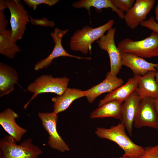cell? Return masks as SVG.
I'll list each match as a JSON object with an SVG mask.
<instances>
[{"instance_id":"obj_28","label":"cell","mask_w":158,"mask_h":158,"mask_svg":"<svg viewBox=\"0 0 158 158\" xmlns=\"http://www.w3.org/2000/svg\"><path fill=\"white\" fill-rule=\"evenodd\" d=\"M156 19L158 23V3L157 4L155 9Z\"/></svg>"},{"instance_id":"obj_30","label":"cell","mask_w":158,"mask_h":158,"mask_svg":"<svg viewBox=\"0 0 158 158\" xmlns=\"http://www.w3.org/2000/svg\"><path fill=\"white\" fill-rule=\"evenodd\" d=\"M155 105L157 110L158 114V99H154ZM157 131L158 132V127L157 129Z\"/></svg>"},{"instance_id":"obj_4","label":"cell","mask_w":158,"mask_h":158,"mask_svg":"<svg viewBox=\"0 0 158 158\" xmlns=\"http://www.w3.org/2000/svg\"><path fill=\"white\" fill-rule=\"evenodd\" d=\"M69 80L66 77L54 78L50 75L38 77L27 87V90L33 94L23 108L26 109L30 102L40 94L51 93L61 95L67 88Z\"/></svg>"},{"instance_id":"obj_17","label":"cell","mask_w":158,"mask_h":158,"mask_svg":"<svg viewBox=\"0 0 158 158\" xmlns=\"http://www.w3.org/2000/svg\"><path fill=\"white\" fill-rule=\"evenodd\" d=\"M18 76L16 70L10 66L0 62V97L9 94L14 90Z\"/></svg>"},{"instance_id":"obj_23","label":"cell","mask_w":158,"mask_h":158,"mask_svg":"<svg viewBox=\"0 0 158 158\" xmlns=\"http://www.w3.org/2000/svg\"><path fill=\"white\" fill-rule=\"evenodd\" d=\"M116 8L123 12H127L134 4L135 0H111Z\"/></svg>"},{"instance_id":"obj_21","label":"cell","mask_w":158,"mask_h":158,"mask_svg":"<svg viewBox=\"0 0 158 158\" xmlns=\"http://www.w3.org/2000/svg\"><path fill=\"white\" fill-rule=\"evenodd\" d=\"M73 6L76 8H84L90 15V8L94 7L97 11L101 10L103 8H110L112 11L115 12L120 18L124 19V13L115 7L111 0H82L74 2Z\"/></svg>"},{"instance_id":"obj_1","label":"cell","mask_w":158,"mask_h":158,"mask_svg":"<svg viewBox=\"0 0 158 158\" xmlns=\"http://www.w3.org/2000/svg\"><path fill=\"white\" fill-rule=\"evenodd\" d=\"M125 129V126L120 123L109 128L97 127L95 134L99 138L117 144L123 151V155L130 158H138L143 153L144 147L133 142L126 134Z\"/></svg>"},{"instance_id":"obj_20","label":"cell","mask_w":158,"mask_h":158,"mask_svg":"<svg viewBox=\"0 0 158 158\" xmlns=\"http://www.w3.org/2000/svg\"><path fill=\"white\" fill-rule=\"evenodd\" d=\"M123 103L117 100L107 102L92 111L90 118L94 119L112 117L120 120L122 115Z\"/></svg>"},{"instance_id":"obj_13","label":"cell","mask_w":158,"mask_h":158,"mask_svg":"<svg viewBox=\"0 0 158 158\" xmlns=\"http://www.w3.org/2000/svg\"><path fill=\"white\" fill-rule=\"evenodd\" d=\"M123 80L107 73L106 78L101 82L90 89L84 91L85 97L88 101L92 103L101 94L110 92L122 85Z\"/></svg>"},{"instance_id":"obj_9","label":"cell","mask_w":158,"mask_h":158,"mask_svg":"<svg viewBox=\"0 0 158 158\" xmlns=\"http://www.w3.org/2000/svg\"><path fill=\"white\" fill-rule=\"evenodd\" d=\"M116 28H111L106 34L97 41L99 48L106 51L110 59V74L117 76L122 66L121 53L117 47L114 41Z\"/></svg>"},{"instance_id":"obj_2","label":"cell","mask_w":158,"mask_h":158,"mask_svg":"<svg viewBox=\"0 0 158 158\" xmlns=\"http://www.w3.org/2000/svg\"><path fill=\"white\" fill-rule=\"evenodd\" d=\"M113 19L109 20L105 24L98 27L92 28L85 26L77 30L71 37L69 42L71 49L86 54L89 51L91 54V44L98 40L112 27L114 23Z\"/></svg>"},{"instance_id":"obj_29","label":"cell","mask_w":158,"mask_h":158,"mask_svg":"<svg viewBox=\"0 0 158 158\" xmlns=\"http://www.w3.org/2000/svg\"><path fill=\"white\" fill-rule=\"evenodd\" d=\"M155 68L157 70V71L155 73V78L156 81L158 85V63L155 67Z\"/></svg>"},{"instance_id":"obj_18","label":"cell","mask_w":158,"mask_h":158,"mask_svg":"<svg viewBox=\"0 0 158 158\" xmlns=\"http://www.w3.org/2000/svg\"><path fill=\"white\" fill-rule=\"evenodd\" d=\"M137 87V79L134 76L133 78L128 79L124 85L109 93L103 99H101L99 102L98 107L107 102L114 100L123 102L136 90Z\"/></svg>"},{"instance_id":"obj_5","label":"cell","mask_w":158,"mask_h":158,"mask_svg":"<svg viewBox=\"0 0 158 158\" xmlns=\"http://www.w3.org/2000/svg\"><path fill=\"white\" fill-rule=\"evenodd\" d=\"M120 52L128 53L143 58L158 56V33L152 31L148 37L135 41L125 38L118 44Z\"/></svg>"},{"instance_id":"obj_24","label":"cell","mask_w":158,"mask_h":158,"mask_svg":"<svg viewBox=\"0 0 158 158\" xmlns=\"http://www.w3.org/2000/svg\"><path fill=\"white\" fill-rule=\"evenodd\" d=\"M23 1L29 7L35 10L38 6L41 4H45L52 6L59 1L58 0H23Z\"/></svg>"},{"instance_id":"obj_6","label":"cell","mask_w":158,"mask_h":158,"mask_svg":"<svg viewBox=\"0 0 158 158\" xmlns=\"http://www.w3.org/2000/svg\"><path fill=\"white\" fill-rule=\"evenodd\" d=\"M5 2L10 13L12 38L16 42L21 39L25 34L26 25L30 22L29 15L20 0H6Z\"/></svg>"},{"instance_id":"obj_15","label":"cell","mask_w":158,"mask_h":158,"mask_svg":"<svg viewBox=\"0 0 158 158\" xmlns=\"http://www.w3.org/2000/svg\"><path fill=\"white\" fill-rule=\"evenodd\" d=\"M156 71H150L143 76H134L137 87L135 90L141 100L145 98L158 99V85L155 78Z\"/></svg>"},{"instance_id":"obj_10","label":"cell","mask_w":158,"mask_h":158,"mask_svg":"<svg viewBox=\"0 0 158 158\" xmlns=\"http://www.w3.org/2000/svg\"><path fill=\"white\" fill-rule=\"evenodd\" d=\"M133 126L136 129L148 127L157 129L158 114L154 99L145 98L141 100Z\"/></svg>"},{"instance_id":"obj_16","label":"cell","mask_w":158,"mask_h":158,"mask_svg":"<svg viewBox=\"0 0 158 158\" xmlns=\"http://www.w3.org/2000/svg\"><path fill=\"white\" fill-rule=\"evenodd\" d=\"M18 115L13 110L8 108L0 113V124L9 135L17 142H20L27 130L16 123L15 119Z\"/></svg>"},{"instance_id":"obj_19","label":"cell","mask_w":158,"mask_h":158,"mask_svg":"<svg viewBox=\"0 0 158 158\" xmlns=\"http://www.w3.org/2000/svg\"><path fill=\"white\" fill-rule=\"evenodd\" d=\"M85 97L84 91L80 89L67 88L61 95L53 97L54 112L58 114L66 110L75 100Z\"/></svg>"},{"instance_id":"obj_27","label":"cell","mask_w":158,"mask_h":158,"mask_svg":"<svg viewBox=\"0 0 158 158\" xmlns=\"http://www.w3.org/2000/svg\"><path fill=\"white\" fill-rule=\"evenodd\" d=\"M140 25L158 33V23L155 22L152 16H150L147 19L142 22Z\"/></svg>"},{"instance_id":"obj_3","label":"cell","mask_w":158,"mask_h":158,"mask_svg":"<svg viewBox=\"0 0 158 158\" xmlns=\"http://www.w3.org/2000/svg\"><path fill=\"white\" fill-rule=\"evenodd\" d=\"M11 136L6 135L0 141V158H37L43 153L31 138L19 144Z\"/></svg>"},{"instance_id":"obj_22","label":"cell","mask_w":158,"mask_h":158,"mask_svg":"<svg viewBox=\"0 0 158 158\" xmlns=\"http://www.w3.org/2000/svg\"><path fill=\"white\" fill-rule=\"evenodd\" d=\"M21 51L12 38L11 29L0 30V54L7 58H14L17 53Z\"/></svg>"},{"instance_id":"obj_31","label":"cell","mask_w":158,"mask_h":158,"mask_svg":"<svg viewBox=\"0 0 158 158\" xmlns=\"http://www.w3.org/2000/svg\"><path fill=\"white\" fill-rule=\"evenodd\" d=\"M118 158H130L128 157L125 156L123 155L122 156Z\"/></svg>"},{"instance_id":"obj_25","label":"cell","mask_w":158,"mask_h":158,"mask_svg":"<svg viewBox=\"0 0 158 158\" xmlns=\"http://www.w3.org/2000/svg\"><path fill=\"white\" fill-rule=\"evenodd\" d=\"M138 158H158V145L144 147V151Z\"/></svg>"},{"instance_id":"obj_14","label":"cell","mask_w":158,"mask_h":158,"mask_svg":"<svg viewBox=\"0 0 158 158\" xmlns=\"http://www.w3.org/2000/svg\"><path fill=\"white\" fill-rule=\"evenodd\" d=\"M121 54L122 66L129 68L134 76H143L149 71H157L155 67L157 63L149 62L131 53L121 52Z\"/></svg>"},{"instance_id":"obj_11","label":"cell","mask_w":158,"mask_h":158,"mask_svg":"<svg viewBox=\"0 0 158 158\" xmlns=\"http://www.w3.org/2000/svg\"><path fill=\"white\" fill-rule=\"evenodd\" d=\"M155 1L154 0H136L133 6L124 15V19L127 25L132 30L136 28L145 20Z\"/></svg>"},{"instance_id":"obj_26","label":"cell","mask_w":158,"mask_h":158,"mask_svg":"<svg viewBox=\"0 0 158 158\" xmlns=\"http://www.w3.org/2000/svg\"><path fill=\"white\" fill-rule=\"evenodd\" d=\"M29 17L30 22L34 25L53 28L55 25V23L54 21L49 20L46 17H44L41 19H35L32 18L29 15Z\"/></svg>"},{"instance_id":"obj_7","label":"cell","mask_w":158,"mask_h":158,"mask_svg":"<svg viewBox=\"0 0 158 158\" xmlns=\"http://www.w3.org/2000/svg\"><path fill=\"white\" fill-rule=\"evenodd\" d=\"M57 114L51 112H39L38 115L42 121V126L49 135L47 142L51 148L62 152L70 150L68 145L58 132L56 124L58 120Z\"/></svg>"},{"instance_id":"obj_12","label":"cell","mask_w":158,"mask_h":158,"mask_svg":"<svg viewBox=\"0 0 158 158\" xmlns=\"http://www.w3.org/2000/svg\"><path fill=\"white\" fill-rule=\"evenodd\" d=\"M141 101L135 91L123 103L121 123L125 126L129 135H132L134 122Z\"/></svg>"},{"instance_id":"obj_8","label":"cell","mask_w":158,"mask_h":158,"mask_svg":"<svg viewBox=\"0 0 158 158\" xmlns=\"http://www.w3.org/2000/svg\"><path fill=\"white\" fill-rule=\"evenodd\" d=\"M68 29L62 30L56 27L50 33L54 45L50 54L45 59L37 63L34 65V70L38 71L49 66L55 58L61 57H68L75 58L78 60L85 59L90 60L91 57H83L71 55L69 54L64 48L61 41L63 36L68 31Z\"/></svg>"}]
</instances>
